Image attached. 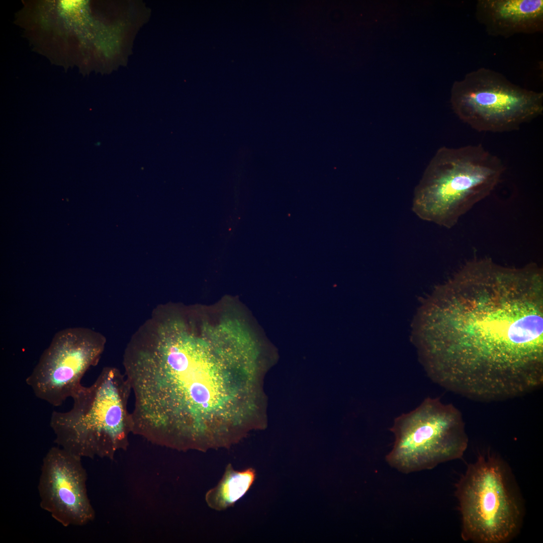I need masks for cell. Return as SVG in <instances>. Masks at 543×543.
Segmentation results:
<instances>
[{
	"instance_id": "cell-1",
	"label": "cell",
	"mask_w": 543,
	"mask_h": 543,
	"mask_svg": "<svg viewBox=\"0 0 543 543\" xmlns=\"http://www.w3.org/2000/svg\"><path fill=\"white\" fill-rule=\"evenodd\" d=\"M414 342L429 378L469 399L497 402L543 384V273L469 261L420 311Z\"/></svg>"
},
{
	"instance_id": "cell-2",
	"label": "cell",
	"mask_w": 543,
	"mask_h": 543,
	"mask_svg": "<svg viewBox=\"0 0 543 543\" xmlns=\"http://www.w3.org/2000/svg\"><path fill=\"white\" fill-rule=\"evenodd\" d=\"M131 392L125 375L116 368L105 367L92 385H82L73 395L70 410L52 412L50 425L55 442L81 458L113 459L129 445Z\"/></svg>"
},
{
	"instance_id": "cell-3",
	"label": "cell",
	"mask_w": 543,
	"mask_h": 543,
	"mask_svg": "<svg viewBox=\"0 0 543 543\" xmlns=\"http://www.w3.org/2000/svg\"><path fill=\"white\" fill-rule=\"evenodd\" d=\"M505 170L501 160L481 144L439 148L413 194L420 219L446 228L495 189Z\"/></svg>"
},
{
	"instance_id": "cell-4",
	"label": "cell",
	"mask_w": 543,
	"mask_h": 543,
	"mask_svg": "<svg viewBox=\"0 0 543 543\" xmlns=\"http://www.w3.org/2000/svg\"><path fill=\"white\" fill-rule=\"evenodd\" d=\"M461 537L476 543H506L518 533L524 506L513 474L500 457L480 454L456 485Z\"/></svg>"
},
{
	"instance_id": "cell-5",
	"label": "cell",
	"mask_w": 543,
	"mask_h": 543,
	"mask_svg": "<svg viewBox=\"0 0 543 543\" xmlns=\"http://www.w3.org/2000/svg\"><path fill=\"white\" fill-rule=\"evenodd\" d=\"M390 431L394 441L386 460L406 474L461 459L469 442L461 411L438 398L427 397L414 410L397 417Z\"/></svg>"
},
{
	"instance_id": "cell-6",
	"label": "cell",
	"mask_w": 543,
	"mask_h": 543,
	"mask_svg": "<svg viewBox=\"0 0 543 543\" xmlns=\"http://www.w3.org/2000/svg\"><path fill=\"white\" fill-rule=\"evenodd\" d=\"M450 104L459 119L474 130L501 133L517 130L542 115L543 93L481 67L454 82Z\"/></svg>"
},
{
	"instance_id": "cell-7",
	"label": "cell",
	"mask_w": 543,
	"mask_h": 543,
	"mask_svg": "<svg viewBox=\"0 0 543 543\" xmlns=\"http://www.w3.org/2000/svg\"><path fill=\"white\" fill-rule=\"evenodd\" d=\"M106 337L93 329L76 327L57 332L41 354L26 383L38 398L62 405L82 386L87 370L99 363Z\"/></svg>"
},
{
	"instance_id": "cell-8",
	"label": "cell",
	"mask_w": 543,
	"mask_h": 543,
	"mask_svg": "<svg viewBox=\"0 0 543 543\" xmlns=\"http://www.w3.org/2000/svg\"><path fill=\"white\" fill-rule=\"evenodd\" d=\"M81 459L57 446L51 447L42 460L38 484L40 506L64 527L83 526L95 517Z\"/></svg>"
},
{
	"instance_id": "cell-9",
	"label": "cell",
	"mask_w": 543,
	"mask_h": 543,
	"mask_svg": "<svg viewBox=\"0 0 543 543\" xmlns=\"http://www.w3.org/2000/svg\"><path fill=\"white\" fill-rule=\"evenodd\" d=\"M475 15L493 36L506 38L543 30L542 0H479Z\"/></svg>"
},
{
	"instance_id": "cell-10",
	"label": "cell",
	"mask_w": 543,
	"mask_h": 543,
	"mask_svg": "<svg viewBox=\"0 0 543 543\" xmlns=\"http://www.w3.org/2000/svg\"><path fill=\"white\" fill-rule=\"evenodd\" d=\"M255 478L256 472L253 468L237 471L232 464H228L220 481L205 495L208 506L216 511L232 506L248 491Z\"/></svg>"
}]
</instances>
